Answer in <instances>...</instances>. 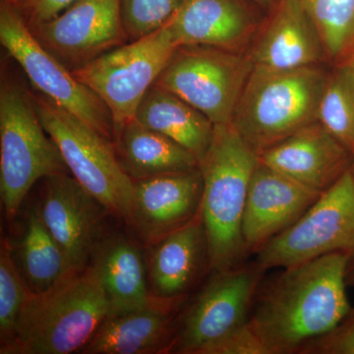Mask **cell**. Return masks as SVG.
<instances>
[{"label":"cell","mask_w":354,"mask_h":354,"mask_svg":"<svg viewBox=\"0 0 354 354\" xmlns=\"http://www.w3.org/2000/svg\"><path fill=\"white\" fill-rule=\"evenodd\" d=\"M351 254L332 253L283 268L262 281L248 324L268 354H299L348 315L353 308L346 281Z\"/></svg>","instance_id":"1"},{"label":"cell","mask_w":354,"mask_h":354,"mask_svg":"<svg viewBox=\"0 0 354 354\" xmlns=\"http://www.w3.org/2000/svg\"><path fill=\"white\" fill-rule=\"evenodd\" d=\"M265 272L254 262L215 272L184 312L169 351L202 354L209 346L248 323Z\"/></svg>","instance_id":"11"},{"label":"cell","mask_w":354,"mask_h":354,"mask_svg":"<svg viewBox=\"0 0 354 354\" xmlns=\"http://www.w3.org/2000/svg\"><path fill=\"white\" fill-rule=\"evenodd\" d=\"M113 147L123 171L133 180L199 169V160L192 153L136 118L115 133Z\"/></svg>","instance_id":"22"},{"label":"cell","mask_w":354,"mask_h":354,"mask_svg":"<svg viewBox=\"0 0 354 354\" xmlns=\"http://www.w3.org/2000/svg\"><path fill=\"white\" fill-rule=\"evenodd\" d=\"M0 41L37 92L75 114L113 143V121L108 106L41 46L19 8L6 0L0 6Z\"/></svg>","instance_id":"9"},{"label":"cell","mask_w":354,"mask_h":354,"mask_svg":"<svg viewBox=\"0 0 354 354\" xmlns=\"http://www.w3.org/2000/svg\"><path fill=\"white\" fill-rule=\"evenodd\" d=\"M176 46L162 26L71 71L108 106L114 135L135 118L140 102L157 81Z\"/></svg>","instance_id":"8"},{"label":"cell","mask_w":354,"mask_h":354,"mask_svg":"<svg viewBox=\"0 0 354 354\" xmlns=\"http://www.w3.org/2000/svg\"><path fill=\"white\" fill-rule=\"evenodd\" d=\"M133 181L128 223L146 241H158L199 214L203 193L200 167Z\"/></svg>","instance_id":"18"},{"label":"cell","mask_w":354,"mask_h":354,"mask_svg":"<svg viewBox=\"0 0 354 354\" xmlns=\"http://www.w3.org/2000/svg\"><path fill=\"white\" fill-rule=\"evenodd\" d=\"M259 160L322 194L351 169L353 152L317 121L261 153Z\"/></svg>","instance_id":"15"},{"label":"cell","mask_w":354,"mask_h":354,"mask_svg":"<svg viewBox=\"0 0 354 354\" xmlns=\"http://www.w3.org/2000/svg\"><path fill=\"white\" fill-rule=\"evenodd\" d=\"M77 0H21L17 4L29 28L55 18Z\"/></svg>","instance_id":"31"},{"label":"cell","mask_w":354,"mask_h":354,"mask_svg":"<svg viewBox=\"0 0 354 354\" xmlns=\"http://www.w3.org/2000/svg\"><path fill=\"white\" fill-rule=\"evenodd\" d=\"M18 258L26 285L35 295L46 292L71 274L64 254L41 220L37 205L26 216Z\"/></svg>","instance_id":"24"},{"label":"cell","mask_w":354,"mask_h":354,"mask_svg":"<svg viewBox=\"0 0 354 354\" xmlns=\"http://www.w3.org/2000/svg\"><path fill=\"white\" fill-rule=\"evenodd\" d=\"M351 172H353L354 176V150L353 151V162H351Z\"/></svg>","instance_id":"35"},{"label":"cell","mask_w":354,"mask_h":354,"mask_svg":"<svg viewBox=\"0 0 354 354\" xmlns=\"http://www.w3.org/2000/svg\"><path fill=\"white\" fill-rule=\"evenodd\" d=\"M342 64L348 65V66L353 67V68L354 69V46L353 48V50H351V53H349V55H348V57H346V59L344 60V62H342Z\"/></svg>","instance_id":"34"},{"label":"cell","mask_w":354,"mask_h":354,"mask_svg":"<svg viewBox=\"0 0 354 354\" xmlns=\"http://www.w3.org/2000/svg\"><path fill=\"white\" fill-rule=\"evenodd\" d=\"M252 1L268 14L278 3L279 0H252Z\"/></svg>","instance_id":"33"},{"label":"cell","mask_w":354,"mask_h":354,"mask_svg":"<svg viewBox=\"0 0 354 354\" xmlns=\"http://www.w3.org/2000/svg\"><path fill=\"white\" fill-rule=\"evenodd\" d=\"M109 311L104 288L88 266L46 292L30 293L12 342L0 353H80Z\"/></svg>","instance_id":"3"},{"label":"cell","mask_w":354,"mask_h":354,"mask_svg":"<svg viewBox=\"0 0 354 354\" xmlns=\"http://www.w3.org/2000/svg\"><path fill=\"white\" fill-rule=\"evenodd\" d=\"M135 118L176 142L201 162L213 140L215 124L208 116L164 88L153 85L144 95Z\"/></svg>","instance_id":"23"},{"label":"cell","mask_w":354,"mask_h":354,"mask_svg":"<svg viewBox=\"0 0 354 354\" xmlns=\"http://www.w3.org/2000/svg\"><path fill=\"white\" fill-rule=\"evenodd\" d=\"M253 66L290 70L327 64L320 32L301 0H279L248 50Z\"/></svg>","instance_id":"17"},{"label":"cell","mask_w":354,"mask_h":354,"mask_svg":"<svg viewBox=\"0 0 354 354\" xmlns=\"http://www.w3.org/2000/svg\"><path fill=\"white\" fill-rule=\"evenodd\" d=\"M329 74L325 64L290 70L253 66L232 124L260 155L318 121Z\"/></svg>","instance_id":"4"},{"label":"cell","mask_w":354,"mask_h":354,"mask_svg":"<svg viewBox=\"0 0 354 354\" xmlns=\"http://www.w3.org/2000/svg\"><path fill=\"white\" fill-rule=\"evenodd\" d=\"M202 354H268L248 323L205 349Z\"/></svg>","instance_id":"30"},{"label":"cell","mask_w":354,"mask_h":354,"mask_svg":"<svg viewBox=\"0 0 354 354\" xmlns=\"http://www.w3.org/2000/svg\"><path fill=\"white\" fill-rule=\"evenodd\" d=\"M260 162L249 185L242 237L248 255L295 223L320 197Z\"/></svg>","instance_id":"16"},{"label":"cell","mask_w":354,"mask_h":354,"mask_svg":"<svg viewBox=\"0 0 354 354\" xmlns=\"http://www.w3.org/2000/svg\"><path fill=\"white\" fill-rule=\"evenodd\" d=\"M41 124L53 140L72 176L109 213L129 221L134 181L123 171L113 143L75 114L41 93H32Z\"/></svg>","instance_id":"6"},{"label":"cell","mask_w":354,"mask_h":354,"mask_svg":"<svg viewBox=\"0 0 354 354\" xmlns=\"http://www.w3.org/2000/svg\"><path fill=\"white\" fill-rule=\"evenodd\" d=\"M6 1L11 2V3L15 4L17 6L18 3L21 1V0H6Z\"/></svg>","instance_id":"36"},{"label":"cell","mask_w":354,"mask_h":354,"mask_svg":"<svg viewBox=\"0 0 354 354\" xmlns=\"http://www.w3.org/2000/svg\"><path fill=\"white\" fill-rule=\"evenodd\" d=\"M337 252H354V176L349 169L293 225L256 252L267 271Z\"/></svg>","instance_id":"10"},{"label":"cell","mask_w":354,"mask_h":354,"mask_svg":"<svg viewBox=\"0 0 354 354\" xmlns=\"http://www.w3.org/2000/svg\"><path fill=\"white\" fill-rule=\"evenodd\" d=\"M30 30L70 71L129 41L120 0H77L53 19Z\"/></svg>","instance_id":"12"},{"label":"cell","mask_w":354,"mask_h":354,"mask_svg":"<svg viewBox=\"0 0 354 354\" xmlns=\"http://www.w3.org/2000/svg\"><path fill=\"white\" fill-rule=\"evenodd\" d=\"M253 64L248 53L176 46L153 85L187 102L214 124L232 123Z\"/></svg>","instance_id":"7"},{"label":"cell","mask_w":354,"mask_h":354,"mask_svg":"<svg viewBox=\"0 0 354 354\" xmlns=\"http://www.w3.org/2000/svg\"><path fill=\"white\" fill-rule=\"evenodd\" d=\"M31 291L14 259L9 242L2 241L0 250V349L12 342L21 312Z\"/></svg>","instance_id":"27"},{"label":"cell","mask_w":354,"mask_h":354,"mask_svg":"<svg viewBox=\"0 0 354 354\" xmlns=\"http://www.w3.org/2000/svg\"><path fill=\"white\" fill-rule=\"evenodd\" d=\"M258 164L259 155L232 123L215 124L211 146L199 164L203 177L200 214L212 272L232 269L249 256L242 237V220Z\"/></svg>","instance_id":"2"},{"label":"cell","mask_w":354,"mask_h":354,"mask_svg":"<svg viewBox=\"0 0 354 354\" xmlns=\"http://www.w3.org/2000/svg\"><path fill=\"white\" fill-rule=\"evenodd\" d=\"M299 354H354V308L332 332L310 342Z\"/></svg>","instance_id":"29"},{"label":"cell","mask_w":354,"mask_h":354,"mask_svg":"<svg viewBox=\"0 0 354 354\" xmlns=\"http://www.w3.org/2000/svg\"><path fill=\"white\" fill-rule=\"evenodd\" d=\"M90 266L109 304V315L143 308L152 304L147 288L145 266L139 249L123 235L100 239Z\"/></svg>","instance_id":"21"},{"label":"cell","mask_w":354,"mask_h":354,"mask_svg":"<svg viewBox=\"0 0 354 354\" xmlns=\"http://www.w3.org/2000/svg\"><path fill=\"white\" fill-rule=\"evenodd\" d=\"M346 286H354V252L351 254L346 271Z\"/></svg>","instance_id":"32"},{"label":"cell","mask_w":354,"mask_h":354,"mask_svg":"<svg viewBox=\"0 0 354 354\" xmlns=\"http://www.w3.org/2000/svg\"><path fill=\"white\" fill-rule=\"evenodd\" d=\"M37 207L70 272L85 270L101 239L102 216L108 209L69 174L46 177Z\"/></svg>","instance_id":"13"},{"label":"cell","mask_w":354,"mask_h":354,"mask_svg":"<svg viewBox=\"0 0 354 354\" xmlns=\"http://www.w3.org/2000/svg\"><path fill=\"white\" fill-rule=\"evenodd\" d=\"M171 302L160 300L143 308L109 315L80 353L145 354L169 351L174 339Z\"/></svg>","instance_id":"20"},{"label":"cell","mask_w":354,"mask_h":354,"mask_svg":"<svg viewBox=\"0 0 354 354\" xmlns=\"http://www.w3.org/2000/svg\"><path fill=\"white\" fill-rule=\"evenodd\" d=\"M322 38L329 64H342L354 46V0H301Z\"/></svg>","instance_id":"26"},{"label":"cell","mask_w":354,"mask_h":354,"mask_svg":"<svg viewBox=\"0 0 354 354\" xmlns=\"http://www.w3.org/2000/svg\"><path fill=\"white\" fill-rule=\"evenodd\" d=\"M318 121L328 131L354 150V69L335 65L329 78L318 111Z\"/></svg>","instance_id":"25"},{"label":"cell","mask_w":354,"mask_h":354,"mask_svg":"<svg viewBox=\"0 0 354 354\" xmlns=\"http://www.w3.org/2000/svg\"><path fill=\"white\" fill-rule=\"evenodd\" d=\"M70 174L41 124L32 93L6 78L0 85V195L13 221L39 179Z\"/></svg>","instance_id":"5"},{"label":"cell","mask_w":354,"mask_h":354,"mask_svg":"<svg viewBox=\"0 0 354 354\" xmlns=\"http://www.w3.org/2000/svg\"><path fill=\"white\" fill-rule=\"evenodd\" d=\"M183 0H120L121 17L129 41L167 24Z\"/></svg>","instance_id":"28"},{"label":"cell","mask_w":354,"mask_h":354,"mask_svg":"<svg viewBox=\"0 0 354 354\" xmlns=\"http://www.w3.org/2000/svg\"><path fill=\"white\" fill-rule=\"evenodd\" d=\"M209 269V246L201 214L158 239L151 256L149 276L158 299L174 301Z\"/></svg>","instance_id":"19"},{"label":"cell","mask_w":354,"mask_h":354,"mask_svg":"<svg viewBox=\"0 0 354 354\" xmlns=\"http://www.w3.org/2000/svg\"><path fill=\"white\" fill-rule=\"evenodd\" d=\"M266 16L252 0H183L164 26L177 46L248 53Z\"/></svg>","instance_id":"14"}]
</instances>
